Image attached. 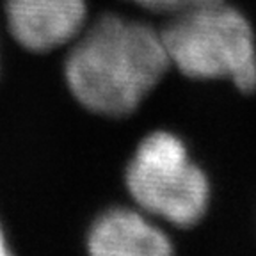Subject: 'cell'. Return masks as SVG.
Wrapping results in <instances>:
<instances>
[{
  "mask_svg": "<svg viewBox=\"0 0 256 256\" xmlns=\"http://www.w3.org/2000/svg\"><path fill=\"white\" fill-rule=\"evenodd\" d=\"M169 66L160 30L107 14L75 38L64 62V76L86 108L121 118L139 107Z\"/></svg>",
  "mask_w": 256,
  "mask_h": 256,
  "instance_id": "obj_1",
  "label": "cell"
},
{
  "mask_svg": "<svg viewBox=\"0 0 256 256\" xmlns=\"http://www.w3.org/2000/svg\"><path fill=\"white\" fill-rule=\"evenodd\" d=\"M160 34L171 66L185 76L226 78L242 92L256 89L254 30L224 0L174 12Z\"/></svg>",
  "mask_w": 256,
  "mask_h": 256,
  "instance_id": "obj_2",
  "label": "cell"
},
{
  "mask_svg": "<svg viewBox=\"0 0 256 256\" xmlns=\"http://www.w3.org/2000/svg\"><path fill=\"white\" fill-rule=\"evenodd\" d=\"M126 188L142 212L180 228L203 219L210 184L182 139L160 130L144 137L126 169Z\"/></svg>",
  "mask_w": 256,
  "mask_h": 256,
  "instance_id": "obj_3",
  "label": "cell"
},
{
  "mask_svg": "<svg viewBox=\"0 0 256 256\" xmlns=\"http://www.w3.org/2000/svg\"><path fill=\"white\" fill-rule=\"evenodd\" d=\"M86 0H6L11 36L30 52H50L84 30Z\"/></svg>",
  "mask_w": 256,
  "mask_h": 256,
  "instance_id": "obj_4",
  "label": "cell"
},
{
  "mask_svg": "<svg viewBox=\"0 0 256 256\" xmlns=\"http://www.w3.org/2000/svg\"><path fill=\"white\" fill-rule=\"evenodd\" d=\"M96 256H162L172 251L171 240L142 212L112 208L102 214L88 235Z\"/></svg>",
  "mask_w": 256,
  "mask_h": 256,
  "instance_id": "obj_5",
  "label": "cell"
},
{
  "mask_svg": "<svg viewBox=\"0 0 256 256\" xmlns=\"http://www.w3.org/2000/svg\"><path fill=\"white\" fill-rule=\"evenodd\" d=\"M130 2L144 9H150V11L174 14V12H180L184 9L210 4V2H219V0H130Z\"/></svg>",
  "mask_w": 256,
  "mask_h": 256,
  "instance_id": "obj_6",
  "label": "cell"
},
{
  "mask_svg": "<svg viewBox=\"0 0 256 256\" xmlns=\"http://www.w3.org/2000/svg\"><path fill=\"white\" fill-rule=\"evenodd\" d=\"M9 249H8V242H6V236H4V232H2V226H0V256L8 254Z\"/></svg>",
  "mask_w": 256,
  "mask_h": 256,
  "instance_id": "obj_7",
  "label": "cell"
}]
</instances>
